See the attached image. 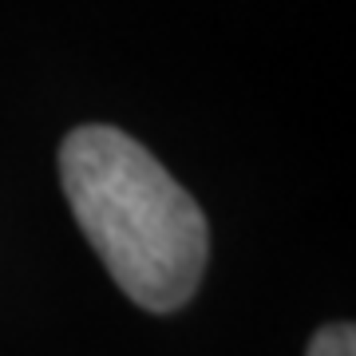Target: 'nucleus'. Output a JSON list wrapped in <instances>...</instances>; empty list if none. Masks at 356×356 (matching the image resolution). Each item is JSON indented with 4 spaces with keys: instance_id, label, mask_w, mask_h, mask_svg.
<instances>
[{
    "instance_id": "obj_1",
    "label": "nucleus",
    "mask_w": 356,
    "mask_h": 356,
    "mask_svg": "<svg viewBox=\"0 0 356 356\" xmlns=\"http://www.w3.org/2000/svg\"><path fill=\"white\" fill-rule=\"evenodd\" d=\"M60 182L83 238L135 305L175 313L191 301L210 226L143 143L103 123L76 127L60 147Z\"/></svg>"
},
{
    "instance_id": "obj_2",
    "label": "nucleus",
    "mask_w": 356,
    "mask_h": 356,
    "mask_svg": "<svg viewBox=\"0 0 356 356\" xmlns=\"http://www.w3.org/2000/svg\"><path fill=\"white\" fill-rule=\"evenodd\" d=\"M305 356H356V329L348 325V321L325 325V329L309 341Z\"/></svg>"
}]
</instances>
